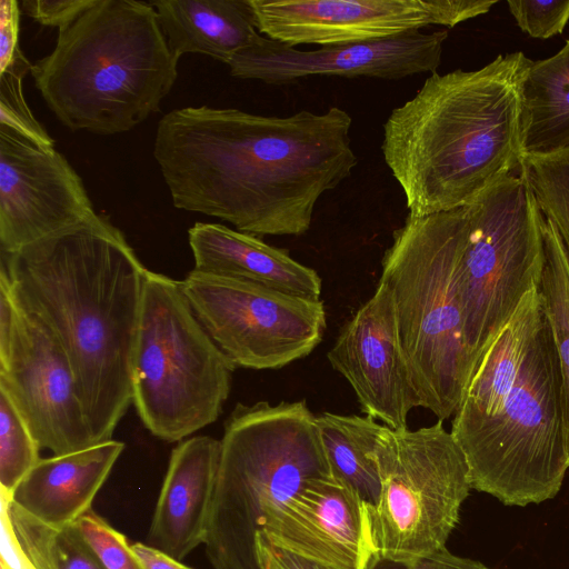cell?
<instances>
[{"label":"cell","mask_w":569,"mask_h":569,"mask_svg":"<svg viewBox=\"0 0 569 569\" xmlns=\"http://www.w3.org/2000/svg\"><path fill=\"white\" fill-rule=\"evenodd\" d=\"M519 174L569 256V147L547 154H523Z\"/></svg>","instance_id":"484cf974"},{"label":"cell","mask_w":569,"mask_h":569,"mask_svg":"<svg viewBox=\"0 0 569 569\" xmlns=\"http://www.w3.org/2000/svg\"><path fill=\"white\" fill-rule=\"evenodd\" d=\"M466 206L422 217L407 214L381 260L398 335L420 407L438 420L460 406L473 366L463 341L456 261Z\"/></svg>","instance_id":"52a82bcc"},{"label":"cell","mask_w":569,"mask_h":569,"mask_svg":"<svg viewBox=\"0 0 569 569\" xmlns=\"http://www.w3.org/2000/svg\"><path fill=\"white\" fill-rule=\"evenodd\" d=\"M178 61L150 2L96 0L59 29L54 49L31 74L63 126L114 134L159 111Z\"/></svg>","instance_id":"5b68a950"},{"label":"cell","mask_w":569,"mask_h":569,"mask_svg":"<svg viewBox=\"0 0 569 569\" xmlns=\"http://www.w3.org/2000/svg\"><path fill=\"white\" fill-rule=\"evenodd\" d=\"M272 543L332 569H375L366 505L333 476L307 480L259 531Z\"/></svg>","instance_id":"e0dca14e"},{"label":"cell","mask_w":569,"mask_h":569,"mask_svg":"<svg viewBox=\"0 0 569 569\" xmlns=\"http://www.w3.org/2000/svg\"><path fill=\"white\" fill-rule=\"evenodd\" d=\"M96 214L81 178L54 148L0 126V244L9 254Z\"/></svg>","instance_id":"9a60e30c"},{"label":"cell","mask_w":569,"mask_h":569,"mask_svg":"<svg viewBox=\"0 0 569 569\" xmlns=\"http://www.w3.org/2000/svg\"><path fill=\"white\" fill-rule=\"evenodd\" d=\"M206 555L213 569H259L256 536L309 479L331 475L305 400L237 403L224 422Z\"/></svg>","instance_id":"8992f818"},{"label":"cell","mask_w":569,"mask_h":569,"mask_svg":"<svg viewBox=\"0 0 569 569\" xmlns=\"http://www.w3.org/2000/svg\"><path fill=\"white\" fill-rule=\"evenodd\" d=\"M256 555L259 569H332L272 543L261 532L256 536Z\"/></svg>","instance_id":"1f68e13d"},{"label":"cell","mask_w":569,"mask_h":569,"mask_svg":"<svg viewBox=\"0 0 569 569\" xmlns=\"http://www.w3.org/2000/svg\"><path fill=\"white\" fill-rule=\"evenodd\" d=\"M32 64L20 50L0 73V126L42 148H54V140L29 109L22 92V79Z\"/></svg>","instance_id":"83f0119b"},{"label":"cell","mask_w":569,"mask_h":569,"mask_svg":"<svg viewBox=\"0 0 569 569\" xmlns=\"http://www.w3.org/2000/svg\"><path fill=\"white\" fill-rule=\"evenodd\" d=\"M7 510L11 531L21 553L33 569H106L78 523L50 527L11 503Z\"/></svg>","instance_id":"cb8c5ba5"},{"label":"cell","mask_w":569,"mask_h":569,"mask_svg":"<svg viewBox=\"0 0 569 569\" xmlns=\"http://www.w3.org/2000/svg\"><path fill=\"white\" fill-rule=\"evenodd\" d=\"M0 389L41 449L59 456L96 445L68 356L42 323L19 309L0 346Z\"/></svg>","instance_id":"4fadbf2b"},{"label":"cell","mask_w":569,"mask_h":569,"mask_svg":"<svg viewBox=\"0 0 569 569\" xmlns=\"http://www.w3.org/2000/svg\"><path fill=\"white\" fill-rule=\"evenodd\" d=\"M569 147V40L553 56L532 61L522 87L523 154Z\"/></svg>","instance_id":"7402d4cb"},{"label":"cell","mask_w":569,"mask_h":569,"mask_svg":"<svg viewBox=\"0 0 569 569\" xmlns=\"http://www.w3.org/2000/svg\"><path fill=\"white\" fill-rule=\"evenodd\" d=\"M179 283L199 322L236 367L280 369L309 356L323 338L321 299L194 269Z\"/></svg>","instance_id":"8fae6325"},{"label":"cell","mask_w":569,"mask_h":569,"mask_svg":"<svg viewBox=\"0 0 569 569\" xmlns=\"http://www.w3.org/2000/svg\"><path fill=\"white\" fill-rule=\"evenodd\" d=\"M123 449V442L112 439L40 459L11 493L10 501L50 527L76 523L91 510Z\"/></svg>","instance_id":"d6986e66"},{"label":"cell","mask_w":569,"mask_h":569,"mask_svg":"<svg viewBox=\"0 0 569 569\" xmlns=\"http://www.w3.org/2000/svg\"><path fill=\"white\" fill-rule=\"evenodd\" d=\"M94 2L96 0H23L21 6L23 12L40 24L61 29L74 21Z\"/></svg>","instance_id":"4dcf8cb0"},{"label":"cell","mask_w":569,"mask_h":569,"mask_svg":"<svg viewBox=\"0 0 569 569\" xmlns=\"http://www.w3.org/2000/svg\"><path fill=\"white\" fill-rule=\"evenodd\" d=\"M543 233L545 263L539 291L545 301L560 365L569 456V256L556 228L546 218Z\"/></svg>","instance_id":"d4e9b609"},{"label":"cell","mask_w":569,"mask_h":569,"mask_svg":"<svg viewBox=\"0 0 569 569\" xmlns=\"http://www.w3.org/2000/svg\"><path fill=\"white\" fill-rule=\"evenodd\" d=\"M237 367L197 319L180 283L148 270L132 358V403L167 442L214 422Z\"/></svg>","instance_id":"ba28073f"},{"label":"cell","mask_w":569,"mask_h":569,"mask_svg":"<svg viewBox=\"0 0 569 569\" xmlns=\"http://www.w3.org/2000/svg\"><path fill=\"white\" fill-rule=\"evenodd\" d=\"M20 9L14 0L0 1V73L13 61L19 47Z\"/></svg>","instance_id":"d6a6232c"},{"label":"cell","mask_w":569,"mask_h":569,"mask_svg":"<svg viewBox=\"0 0 569 569\" xmlns=\"http://www.w3.org/2000/svg\"><path fill=\"white\" fill-rule=\"evenodd\" d=\"M471 488L507 506L555 498L569 468L560 365L543 298L528 292L453 415Z\"/></svg>","instance_id":"3957f363"},{"label":"cell","mask_w":569,"mask_h":569,"mask_svg":"<svg viewBox=\"0 0 569 569\" xmlns=\"http://www.w3.org/2000/svg\"><path fill=\"white\" fill-rule=\"evenodd\" d=\"M507 4L518 27L532 38L555 37L569 22V0H509Z\"/></svg>","instance_id":"f546056e"},{"label":"cell","mask_w":569,"mask_h":569,"mask_svg":"<svg viewBox=\"0 0 569 569\" xmlns=\"http://www.w3.org/2000/svg\"><path fill=\"white\" fill-rule=\"evenodd\" d=\"M260 34L290 46L362 42L457 24L496 0H248Z\"/></svg>","instance_id":"7c38bea8"},{"label":"cell","mask_w":569,"mask_h":569,"mask_svg":"<svg viewBox=\"0 0 569 569\" xmlns=\"http://www.w3.org/2000/svg\"><path fill=\"white\" fill-rule=\"evenodd\" d=\"M317 425L331 476L366 506L376 505L380 478L372 452L381 423L368 416L322 412Z\"/></svg>","instance_id":"603a6c76"},{"label":"cell","mask_w":569,"mask_h":569,"mask_svg":"<svg viewBox=\"0 0 569 569\" xmlns=\"http://www.w3.org/2000/svg\"><path fill=\"white\" fill-rule=\"evenodd\" d=\"M447 30L299 50L260 36L228 63L234 78L283 86L312 76L400 80L435 73L441 64Z\"/></svg>","instance_id":"5bb4252c"},{"label":"cell","mask_w":569,"mask_h":569,"mask_svg":"<svg viewBox=\"0 0 569 569\" xmlns=\"http://www.w3.org/2000/svg\"><path fill=\"white\" fill-rule=\"evenodd\" d=\"M40 447L7 392L0 389V483L11 496L41 459Z\"/></svg>","instance_id":"4316f807"},{"label":"cell","mask_w":569,"mask_h":569,"mask_svg":"<svg viewBox=\"0 0 569 569\" xmlns=\"http://www.w3.org/2000/svg\"><path fill=\"white\" fill-rule=\"evenodd\" d=\"M327 358L351 386L366 416L395 430L408 428L409 412L420 401L400 347L392 296L383 282L341 327Z\"/></svg>","instance_id":"2e32d148"},{"label":"cell","mask_w":569,"mask_h":569,"mask_svg":"<svg viewBox=\"0 0 569 569\" xmlns=\"http://www.w3.org/2000/svg\"><path fill=\"white\" fill-rule=\"evenodd\" d=\"M351 126L339 107L284 117L186 107L160 119L153 156L176 208L257 237L302 236L358 164Z\"/></svg>","instance_id":"6da1fadb"},{"label":"cell","mask_w":569,"mask_h":569,"mask_svg":"<svg viewBox=\"0 0 569 569\" xmlns=\"http://www.w3.org/2000/svg\"><path fill=\"white\" fill-rule=\"evenodd\" d=\"M77 523L106 569H141L126 536L92 509Z\"/></svg>","instance_id":"f1b7e54d"},{"label":"cell","mask_w":569,"mask_h":569,"mask_svg":"<svg viewBox=\"0 0 569 569\" xmlns=\"http://www.w3.org/2000/svg\"><path fill=\"white\" fill-rule=\"evenodd\" d=\"M194 270L252 281L307 299H320L318 272L257 236L220 223L197 222L188 230Z\"/></svg>","instance_id":"ffe728a7"},{"label":"cell","mask_w":569,"mask_h":569,"mask_svg":"<svg viewBox=\"0 0 569 569\" xmlns=\"http://www.w3.org/2000/svg\"><path fill=\"white\" fill-rule=\"evenodd\" d=\"M221 443L209 436L182 440L171 451L148 532V545L181 560L204 543Z\"/></svg>","instance_id":"ac0fdd59"},{"label":"cell","mask_w":569,"mask_h":569,"mask_svg":"<svg viewBox=\"0 0 569 569\" xmlns=\"http://www.w3.org/2000/svg\"><path fill=\"white\" fill-rule=\"evenodd\" d=\"M531 62L517 51L480 69L437 71L392 109L381 151L408 214L462 207L520 168L522 87Z\"/></svg>","instance_id":"277c9868"},{"label":"cell","mask_w":569,"mask_h":569,"mask_svg":"<svg viewBox=\"0 0 569 569\" xmlns=\"http://www.w3.org/2000/svg\"><path fill=\"white\" fill-rule=\"evenodd\" d=\"M18 309L42 323L73 368L94 443L132 403V358L148 269L122 232L92 217L2 253Z\"/></svg>","instance_id":"7a4b0ae2"},{"label":"cell","mask_w":569,"mask_h":569,"mask_svg":"<svg viewBox=\"0 0 569 569\" xmlns=\"http://www.w3.org/2000/svg\"><path fill=\"white\" fill-rule=\"evenodd\" d=\"M150 3L178 58L200 53L228 64L261 36L248 0H158Z\"/></svg>","instance_id":"44dd1931"},{"label":"cell","mask_w":569,"mask_h":569,"mask_svg":"<svg viewBox=\"0 0 569 569\" xmlns=\"http://www.w3.org/2000/svg\"><path fill=\"white\" fill-rule=\"evenodd\" d=\"M380 493L366 506L379 562L417 569L446 548L471 483L466 457L443 422L416 430L385 425L372 452Z\"/></svg>","instance_id":"30bf717a"},{"label":"cell","mask_w":569,"mask_h":569,"mask_svg":"<svg viewBox=\"0 0 569 569\" xmlns=\"http://www.w3.org/2000/svg\"><path fill=\"white\" fill-rule=\"evenodd\" d=\"M465 206L455 276L475 371L525 296L540 286L545 217L520 174L500 179Z\"/></svg>","instance_id":"9c48e42d"},{"label":"cell","mask_w":569,"mask_h":569,"mask_svg":"<svg viewBox=\"0 0 569 569\" xmlns=\"http://www.w3.org/2000/svg\"><path fill=\"white\" fill-rule=\"evenodd\" d=\"M417 569H489L482 563L458 557L447 550V548L435 553L425 560Z\"/></svg>","instance_id":"e575fe53"},{"label":"cell","mask_w":569,"mask_h":569,"mask_svg":"<svg viewBox=\"0 0 569 569\" xmlns=\"http://www.w3.org/2000/svg\"><path fill=\"white\" fill-rule=\"evenodd\" d=\"M141 569H192L168 553L142 542L131 545Z\"/></svg>","instance_id":"836d02e7"},{"label":"cell","mask_w":569,"mask_h":569,"mask_svg":"<svg viewBox=\"0 0 569 569\" xmlns=\"http://www.w3.org/2000/svg\"><path fill=\"white\" fill-rule=\"evenodd\" d=\"M1 569H10L7 565H4L3 562H1Z\"/></svg>","instance_id":"d590c367"}]
</instances>
